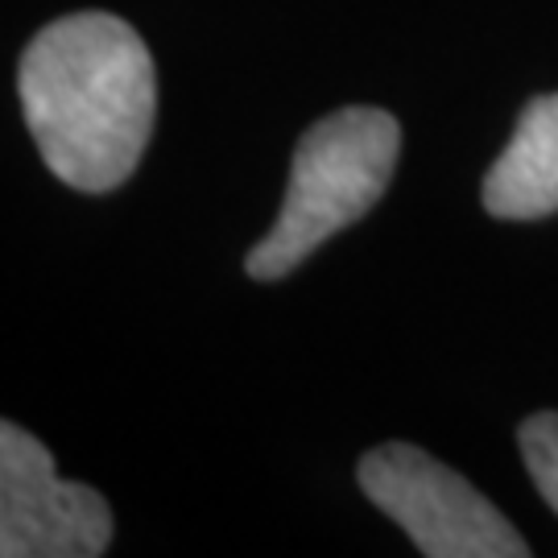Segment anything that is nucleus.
<instances>
[{
    "instance_id": "423d86ee",
    "label": "nucleus",
    "mask_w": 558,
    "mask_h": 558,
    "mask_svg": "<svg viewBox=\"0 0 558 558\" xmlns=\"http://www.w3.org/2000/svg\"><path fill=\"white\" fill-rule=\"evenodd\" d=\"M521 459L534 476V488L542 493V500L558 513V414L555 410H542L534 418L521 422L518 430Z\"/></svg>"
},
{
    "instance_id": "7ed1b4c3",
    "label": "nucleus",
    "mask_w": 558,
    "mask_h": 558,
    "mask_svg": "<svg viewBox=\"0 0 558 558\" xmlns=\"http://www.w3.org/2000/svg\"><path fill=\"white\" fill-rule=\"evenodd\" d=\"M360 488L426 558H525L530 546L497 505L414 442H385L360 459Z\"/></svg>"
},
{
    "instance_id": "f03ea898",
    "label": "nucleus",
    "mask_w": 558,
    "mask_h": 558,
    "mask_svg": "<svg viewBox=\"0 0 558 558\" xmlns=\"http://www.w3.org/2000/svg\"><path fill=\"white\" fill-rule=\"evenodd\" d=\"M398 154V120L380 108H339L315 120L294 149L278 220L244 257L248 278H286L327 236L364 220L393 179Z\"/></svg>"
},
{
    "instance_id": "39448f33",
    "label": "nucleus",
    "mask_w": 558,
    "mask_h": 558,
    "mask_svg": "<svg viewBox=\"0 0 558 558\" xmlns=\"http://www.w3.org/2000/svg\"><path fill=\"white\" fill-rule=\"evenodd\" d=\"M484 207L497 220H542L558 211V96L525 104L505 154L484 174Z\"/></svg>"
},
{
    "instance_id": "f257e3e1",
    "label": "nucleus",
    "mask_w": 558,
    "mask_h": 558,
    "mask_svg": "<svg viewBox=\"0 0 558 558\" xmlns=\"http://www.w3.org/2000/svg\"><path fill=\"white\" fill-rule=\"evenodd\" d=\"M17 92L54 179L104 195L137 170L154 133L158 80L129 21L112 13L50 21L21 54Z\"/></svg>"
},
{
    "instance_id": "20e7f679",
    "label": "nucleus",
    "mask_w": 558,
    "mask_h": 558,
    "mask_svg": "<svg viewBox=\"0 0 558 558\" xmlns=\"http://www.w3.org/2000/svg\"><path fill=\"white\" fill-rule=\"evenodd\" d=\"M112 542V509L87 484H66L54 456L17 422L0 426V555L96 558Z\"/></svg>"
}]
</instances>
